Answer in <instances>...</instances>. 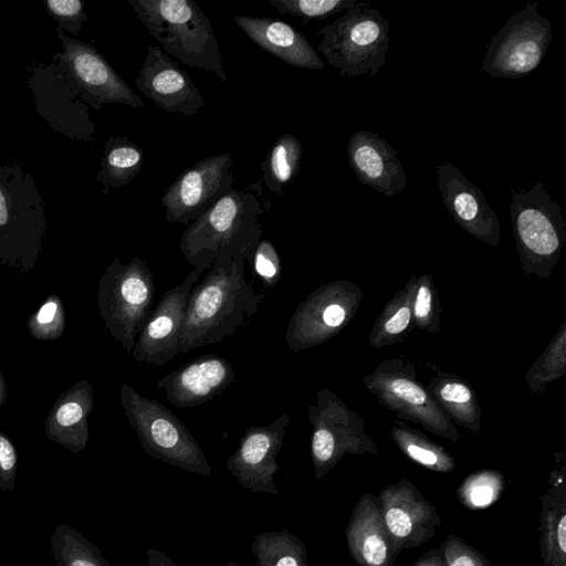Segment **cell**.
I'll use <instances>...</instances> for the list:
<instances>
[{
    "label": "cell",
    "mask_w": 566,
    "mask_h": 566,
    "mask_svg": "<svg viewBox=\"0 0 566 566\" xmlns=\"http://www.w3.org/2000/svg\"><path fill=\"white\" fill-rule=\"evenodd\" d=\"M243 261L214 263L192 287L179 338L180 353L233 335L259 311L262 298L244 275Z\"/></svg>",
    "instance_id": "1"
},
{
    "label": "cell",
    "mask_w": 566,
    "mask_h": 566,
    "mask_svg": "<svg viewBox=\"0 0 566 566\" xmlns=\"http://www.w3.org/2000/svg\"><path fill=\"white\" fill-rule=\"evenodd\" d=\"M263 208L254 192L234 188L187 226L179 249L193 269L214 263L249 261L261 240Z\"/></svg>",
    "instance_id": "2"
},
{
    "label": "cell",
    "mask_w": 566,
    "mask_h": 566,
    "mask_svg": "<svg viewBox=\"0 0 566 566\" xmlns=\"http://www.w3.org/2000/svg\"><path fill=\"white\" fill-rule=\"evenodd\" d=\"M138 20L168 55L192 67L227 74L211 23L193 0H128Z\"/></svg>",
    "instance_id": "3"
},
{
    "label": "cell",
    "mask_w": 566,
    "mask_h": 566,
    "mask_svg": "<svg viewBox=\"0 0 566 566\" xmlns=\"http://www.w3.org/2000/svg\"><path fill=\"white\" fill-rule=\"evenodd\" d=\"M390 23L367 2H356L344 15L317 30L318 51L345 77L376 75L386 62Z\"/></svg>",
    "instance_id": "4"
},
{
    "label": "cell",
    "mask_w": 566,
    "mask_h": 566,
    "mask_svg": "<svg viewBox=\"0 0 566 566\" xmlns=\"http://www.w3.org/2000/svg\"><path fill=\"white\" fill-rule=\"evenodd\" d=\"M510 213L522 270L548 277L566 241L562 208L538 181L528 190L512 189Z\"/></svg>",
    "instance_id": "5"
},
{
    "label": "cell",
    "mask_w": 566,
    "mask_h": 566,
    "mask_svg": "<svg viewBox=\"0 0 566 566\" xmlns=\"http://www.w3.org/2000/svg\"><path fill=\"white\" fill-rule=\"evenodd\" d=\"M120 401L143 451L189 473L211 475V467L187 426L158 400L138 394L123 384Z\"/></svg>",
    "instance_id": "6"
},
{
    "label": "cell",
    "mask_w": 566,
    "mask_h": 566,
    "mask_svg": "<svg viewBox=\"0 0 566 566\" xmlns=\"http://www.w3.org/2000/svg\"><path fill=\"white\" fill-rule=\"evenodd\" d=\"M528 2L511 15L486 48L481 71L497 78H520L535 71L552 42V23Z\"/></svg>",
    "instance_id": "7"
},
{
    "label": "cell",
    "mask_w": 566,
    "mask_h": 566,
    "mask_svg": "<svg viewBox=\"0 0 566 566\" xmlns=\"http://www.w3.org/2000/svg\"><path fill=\"white\" fill-rule=\"evenodd\" d=\"M363 382L400 420H410L448 439H459L454 423L417 380L412 365L398 358L385 360Z\"/></svg>",
    "instance_id": "8"
},
{
    "label": "cell",
    "mask_w": 566,
    "mask_h": 566,
    "mask_svg": "<svg viewBox=\"0 0 566 566\" xmlns=\"http://www.w3.org/2000/svg\"><path fill=\"white\" fill-rule=\"evenodd\" d=\"M361 297L360 289L349 281L318 286L296 306L287 322L289 349L297 353L329 340L354 317Z\"/></svg>",
    "instance_id": "9"
},
{
    "label": "cell",
    "mask_w": 566,
    "mask_h": 566,
    "mask_svg": "<svg viewBox=\"0 0 566 566\" xmlns=\"http://www.w3.org/2000/svg\"><path fill=\"white\" fill-rule=\"evenodd\" d=\"M28 85L36 112L56 132L77 140H94V123L88 105L57 53L50 64L32 62L28 66Z\"/></svg>",
    "instance_id": "10"
},
{
    "label": "cell",
    "mask_w": 566,
    "mask_h": 566,
    "mask_svg": "<svg viewBox=\"0 0 566 566\" xmlns=\"http://www.w3.org/2000/svg\"><path fill=\"white\" fill-rule=\"evenodd\" d=\"M104 290L106 319L128 356L153 312L155 276L147 261L137 256L125 265L115 260L105 277Z\"/></svg>",
    "instance_id": "11"
},
{
    "label": "cell",
    "mask_w": 566,
    "mask_h": 566,
    "mask_svg": "<svg viewBox=\"0 0 566 566\" xmlns=\"http://www.w3.org/2000/svg\"><path fill=\"white\" fill-rule=\"evenodd\" d=\"M232 158L228 153L196 161L180 172L161 196L168 222L190 224L233 189Z\"/></svg>",
    "instance_id": "12"
},
{
    "label": "cell",
    "mask_w": 566,
    "mask_h": 566,
    "mask_svg": "<svg viewBox=\"0 0 566 566\" xmlns=\"http://www.w3.org/2000/svg\"><path fill=\"white\" fill-rule=\"evenodd\" d=\"M45 203L35 179L18 164L0 163V247L38 244Z\"/></svg>",
    "instance_id": "13"
},
{
    "label": "cell",
    "mask_w": 566,
    "mask_h": 566,
    "mask_svg": "<svg viewBox=\"0 0 566 566\" xmlns=\"http://www.w3.org/2000/svg\"><path fill=\"white\" fill-rule=\"evenodd\" d=\"M63 51L56 52L75 81L84 102L101 109L104 104H123L133 108L144 105L142 98L92 44L69 36L56 28Z\"/></svg>",
    "instance_id": "14"
},
{
    "label": "cell",
    "mask_w": 566,
    "mask_h": 566,
    "mask_svg": "<svg viewBox=\"0 0 566 566\" xmlns=\"http://www.w3.org/2000/svg\"><path fill=\"white\" fill-rule=\"evenodd\" d=\"M203 271L193 269L185 280L166 291L137 336L133 357L139 364L163 367L179 350L185 311L192 287Z\"/></svg>",
    "instance_id": "15"
},
{
    "label": "cell",
    "mask_w": 566,
    "mask_h": 566,
    "mask_svg": "<svg viewBox=\"0 0 566 566\" xmlns=\"http://www.w3.org/2000/svg\"><path fill=\"white\" fill-rule=\"evenodd\" d=\"M290 421L282 413L269 424L247 428L227 460V469L242 488L253 493L280 494L274 481L280 469L276 459Z\"/></svg>",
    "instance_id": "16"
},
{
    "label": "cell",
    "mask_w": 566,
    "mask_h": 566,
    "mask_svg": "<svg viewBox=\"0 0 566 566\" xmlns=\"http://www.w3.org/2000/svg\"><path fill=\"white\" fill-rule=\"evenodd\" d=\"M137 88L168 113L193 117L206 101L190 75L159 46L148 44L135 77Z\"/></svg>",
    "instance_id": "17"
},
{
    "label": "cell",
    "mask_w": 566,
    "mask_h": 566,
    "mask_svg": "<svg viewBox=\"0 0 566 566\" xmlns=\"http://www.w3.org/2000/svg\"><path fill=\"white\" fill-rule=\"evenodd\" d=\"M436 172L443 203L455 223L475 239L497 245L499 219L481 189L451 164L438 166Z\"/></svg>",
    "instance_id": "18"
},
{
    "label": "cell",
    "mask_w": 566,
    "mask_h": 566,
    "mask_svg": "<svg viewBox=\"0 0 566 566\" xmlns=\"http://www.w3.org/2000/svg\"><path fill=\"white\" fill-rule=\"evenodd\" d=\"M235 371L227 357L216 354L196 357L157 381L168 402L177 408H193L222 394L234 380Z\"/></svg>",
    "instance_id": "19"
},
{
    "label": "cell",
    "mask_w": 566,
    "mask_h": 566,
    "mask_svg": "<svg viewBox=\"0 0 566 566\" xmlns=\"http://www.w3.org/2000/svg\"><path fill=\"white\" fill-rule=\"evenodd\" d=\"M308 420L313 427L311 457L316 478H321L333 464L356 424L363 423L343 400L328 389L316 392V401L308 407Z\"/></svg>",
    "instance_id": "20"
},
{
    "label": "cell",
    "mask_w": 566,
    "mask_h": 566,
    "mask_svg": "<svg viewBox=\"0 0 566 566\" xmlns=\"http://www.w3.org/2000/svg\"><path fill=\"white\" fill-rule=\"evenodd\" d=\"M348 164L358 181L392 197L407 187V176L397 151L370 130H358L347 143Z\"/></svg>",
    "instance_id": "21"
},
{
    "label": "cell",
    "mask_w": 566,
    "mask_h": 566,
    "mask_svg": "<svg viewBox=\"0 0 566 566\" xmlns=\"http://www.w3.org/2000/svg\"><path fill=\"white\" fill-rule=\"evenodd\" d=\"M233 21L259 48L293 67L323 70L319 57L307 38L292 25L271 18L234 15Z\"/></svg>",
    "instance_id": "22"
},
{
    "label": "cell",
    "mask_w": 566,
    "mask_h": 566,
    "mask_svg": "<svg viewBox=\"0 0 566 566\" xmlns=\"http://www.w3.org/2000/svg\"><path fill=\"white\" fill-rule=\"evenodd\" d=\"M426 389L453 423L474 433L479 431L481 408L478 396L467 380L437 370Z\"/></svg>",
    "instance_id": "23"
},
{
    "label": "cell",
    "mask_w": 566,
    "mask_h": 566,
    "mask_svg": "<svg viewBox=\"0 0 566 566\" xmlns=\"http://www.w3.org/2000/svg\"><path fill=\"white\" fill-rule=\"evenodd\" d=\"M144 151L126 137L109 136L101 158L96 180L103 187V193L126 186L140 171Z\"/></svg>",
    "instance_id": "24"
},
{
    "label": "cell",
    "mask_w": 566,
    "mask_h": 566,
    "mask_svg": "<svg viewBox=\"0 0 566 566\" xmlns=\"http://www.w3.org/2000/svg\"><path fill=\"white\" fill-rule=\"evenodd\" d=\"M412 277L386 304L375 319L369 344L378 349L401 342L411 332L412 322Z\"/></svg>",
    "instance_id": "25"
},
{
    "label": "cell",
    "mask_w": 566,
    "mask_h": 566,
    "mask_svg": "<svg viewBox=\"0 0 566 566\" xmlns=\"http://www.w3.org/2000/svg\"><path fill=\"white\" fill-rule=\"evenodd\" d=\"M302 154L301 142L294 135L279 136L260 165L262 181L271 192L283 195V188L298 175Z\"/></svg>",
    "instance_id": "26"
},
{
    "label": "cell",
    "mask_w": 566,
    "mask_h": 566,
    "mask_svg": "<svg viewBox=\"0 0 566 566\" xmlns=\"http://www.w3.org/2000/svg\"><path fill=\"white\" fill-rule=\"evenodd\" d=\"M50 555L55 566H111L102 551L82 532L57 524L50 538Z\"/></svg>",
    "instance_id": "27"
},
{
    "label": "cell",
    "mask_w": 566,
    "mask_h": 566,
    "mask_svg": "<svg viewBox=\"0 0 566 566\" xmlns=\"http://www.w3.org/2000/svg\"><path fill=\"white\" fill-rule=\"evenodd\" d=\"M251 552L255 566H307L304 543L287 530L255 535Z\"/></svg>",
    "instance_id": "28"
},
{
    "label": "cell",
    "mask_w": 566,
    "mask_h": 566,
    "mask_svg": "<svg viewBox=\"0 0 566 566\" xmlns=\"http://www.w3.org/2000/svg\"><path fill=\"white\" fill-rule=\"evenodd\" d=\"M566 373V325L562 324L545 352L528 369L525 380L533 394H541L546 385Z\"/></svg>",
    "instance_id": "29"
},
{
    "label": "cell",
    "mask_w": 566,
    "mask_h": 566,
    "mask_svg": "<svg viewBox=\"0 0 566 566\" xmlns=\"http://www.w3.org/2000/svg\"><path fill=\"white\" fill-rule=\"evenodd\" d=\"M412 322L413 325L428 333L440 329L441 305L433 279L429 274L413 275Z\"/></svg>",
    "instance_id": "30"
},
{
    "label": "cell",
    "mask_w": 566,
    "mask_h": 566,
    "mask_svg": "<svg viewBox=\"0 0 566 566\" xmlns=\"http://www.w3.org/2000/svg\"><path fill=\"white\" fill-rule=\"evenodd\" d=\"M356 0H270L281 13L302 19L303 23L312 20H325L333 14L348 10Z\"/></svg>",
    "instance_id": "31"
},
{
    "label": "cell",
    "mask_w": 566,
    "mask_h": 566,
    "mask_svg": "<svg viewBox=\"0 0 566 566\" xmlns=\"http://www.w3.org/2000/svg\"><path fill=\"white\" fill-rule=\"evenodd\" d=\"M394 439L401 446L406 454L415 461L427 465L436 467L443 461L440 452L431 446L418 431L405 426L402 421H398L391 429Z\"/></svg>",
    "instance_id": "32"
},
{
    "label": "cell",
    "mask_w": 566,
    "mask_h": 566,
    "mask_svg": "<svg viewBox=\"0 0 566 566\" xmlns=\"http://www.w3.org/2000/svg\"><path fill=\"white\" fill-rule=\"evenodd\" d=\"M249 262L266 289L277 285L282 275V264L276 249L269 239L259 241Z\"/></svg>",
    "instance_id": "33"
},
{
    "label": "cell",
    "mask_w": 566,
    "mask_h": 566,
    "mask_svg": "<svg viewBox=\"0 0 566 566\" xmlns=\"http://www.w3.org/2000/svg\"><path fill=\"white\" fill-rule=\"evenodd\" d=\"M46 13L57 22L64 32L77 36L87 20L84 3L81 0H45Z\"/></svg>",
    "instance_id": "34"
},
{
    "label": "cell",
    "mask_w": 566,
    "mask_h": 566,
    "mask_svg": "<svg viewBox=\"0 0 566 566\" xmlns=\"http://www.w3.org/2000/svg\"><path fill=\"white\" fill-rule=\"evenodd\" d=\"M363 556L371 566L381 565L387 556V547L384 539L378 535H369L363 544Z\"/></svg>",
    "instance_id": "35"
},
{
    "label": "cell",
    "mask_w": 566,
    "mask_h": 566,
    "mask_svg": "<svg viewBox=\"0 0 566 566\" xmlns=\"http://www.w3.org/2000/svg\"><path fill=\"white\" fill-rule=\"evenodd\" d=\"M386 524L389 531L398 537L407 536L412 528L408 514L398 507H391L387 511Z\"/></svg>",
    "instance_id": "36"
},
{
    "label": "cell",
    "mask_w": 566,
    "mask_h": 566,
    "mask_svg": "<svg viewBox=\"0 0 566 566\" xmlns=\"http://www.w3.org/2000/svg\"><path fill=\"white\" fill-rule=\"evenodd\" d=\"M83 409L76 402L64 403L56 412V420L61 426L67 427L82 419Z\"/></svg>",
    "instance_id": "37"
},
{
    "label": "cell",
    "mask_w": 566,
    "mask_h": 566,
    "mask_svg": "<svg viewBox=\"0 0 566 566\" xmlns=\"http://www.w3.org/2000/svg\"><path fill=\"white\" fill-rule=\"evenodd\" d=\"M470 497L474 505H486L493 500V489L489 484L479 483L472 488Z\"/></svg>",
    "instance_id": "38"
},
{
    "label": "cell",
    "mask_w": 566,
    "mask_h": 566,
    "mask_svg": "<svg viewBox=\"0 0 566 566\" xmlns=\"http://www.w3.org/2000/svg\"><path fill=\"white\" fill-rule=\"evenodd\" d=\"M146 559L148 566H179L175 560L157 548H147Z\"/></svg>",
    "instance_id": "39"
},
{
    "label": "cell",
    "mask_w": 566,
    "mask_h": 566,
    "mask_svg": "<svg viewBox=\"0 0 566 566\" xmlns=\"http://www.w3.org/2000/svg\"><path fill=\"white\" fill-rule=\"evenodd\" d=\"M56 312V304L53 302H49L44 304L38 313L36 319L40 324L50 323Z\"/></svg>",
    "instance_id": "40"
},
{
    "label": "cell",
    "mask_w": 566,
    "mask_h": 566,
    "mask_svg": "<svg viewBox=\"0 0 566 566\" xmlns=\"http://www.w3.org/2000/svg\"><path fill=\"white\" fill-rule=\"evenodd\" d=\"M557 543L562 552H566V516H563L557 527Z\"/></svg>",
    "instance_id": "41"
},
{
    "label": "cell",
    "mask_w": 566,
    "mask_h": 566,
    "mask_svg": "<svg viewBox=\"0 0 566 566\" xmlns=\"http://www.w3.org/2000/svg\"><path fill=\"white\" fill-rule=\"evenodd\" d=\"M450 566H475L471 557L462 555L457 557Z\"/></svg>",
    "instance_id": "42"
},
{
    "label": "cell",
    "mask_w": 566,
    "mask_h": 566,
    "mask_svg": "<svg viewBox=\"0 0 566 566\" xmlns=\"http://www.w3.org/2000/svg\"><path fill=\"white\" fill-rule=\"evenodd\" d=\"M224 566H240V565L235 562H230V563L226 564Z\"/></svg>",
    "instance_id": "43"
}]
</instances>
